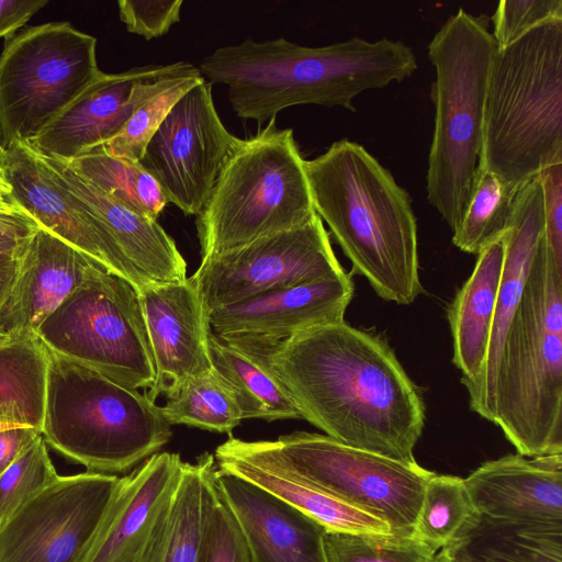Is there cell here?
Here are the masks:
<instances>
[{"label":"cell","mask_w":562,"mask_h":562,"mask_svg":"<svg viewBox=\"0 0 562 562\" xmlns=\"http://www.w3.org/2000/svg\"><path fill=\"white\" fill-rule=\"evenodd\" d=\"M217 449L278 465L404 536H414L425 487L435 474L417 462H402L307 431L258 441L229 436Z\"/></svg>","instance_id":"obj_9"},{"label":"cell","mask_w":562,"mask_h":562,"mask_svg":"<svg viewBox=\"0 0 562 562\" xmlns=\"http://www.w3.org/2000/svg\"><path fill=\"white\" fill-rule=\"evenodd\" d=\"M209 352L214 371L233 393L243 419H302L296 405L267 372L212 330Z\"/></svg>","instance_id":"obj_30"},{"label":"cell","mask_w":562,"mask_h":562,"mask_svg":"<svg viewBox=\"0 0 562 562\" xmlns=\"http://www.w3.org/2000/svg\"><path fill=\"white\" fill-rule=\"evenodd\" d=\"M138 291L157 379L147 391L153 402L173 396L188 381L213 370L207 313L191 278L147 283Z\"/></svg>","instance_id":"obj_17"},{"label":"cell","mask_w":562,"mask_h":562,"mask_svg":"<svg viewBox=\"0 0 562 562\" xmlns=\"http://www.w3.org/2000/svg\"><path fill=\"white\" fill-rule=\"evenodd\" d=\"M441 550L459 562H562V527H531L477 515Z\"/></svg>","instance_id":"obj_28"},{"label":"cell","mask_w":562,"mask_h":562,"mask_svg":"<svg viewBox=\"0 0 562 562\" xmlns=\"http://www.w3.org/2000/svg\"><path fill=\"white\" fill-rule=\"evenodd\" d=\"M14 427H18V426L0 424V431L7 430V429H10V428H14Z\"/></svg>","instance_id":"obj_48"},{"label":"cell","mask_w":562,"mask_h":562,"mask_svg":"<svg viewBox=\"0 0 562 562\" xmlns=\"http://www.w3.org/2000/svg\"><path fill=\"white\" fill-rule=\"evenodd\" d=\"M2 154H3V150H2V148H1V146H0V156H1Z\"/></svg>","instance_id":"obj_49"},{"label":"cell","mask_w":562,"mask_h":562,"mask_svg":"<svg viewBox=\"0 0 562 562\" xmlns=\"http://www.w3.org/2000/svg\"><path fill=\"white\" fill-rule=\"evenodd\" d=\"M327 562H435L437 552L415 536L327 530Z\"/></svg>","instance_id":"obj_35"},{"label":"cell","mask_w":562,"mask_h":562,"mask_svg":"<svg viewBox=\"0 0 562 562\" xmlns=\"http://www.w3.org/2000/svg\"><path fill=\"white\" fill-rule=\"evenodd\" d=\"M505 236L477 255L471 276L448 307L452 362L460 371L464 386L481 374L486 361L503 276Z\"/></svg>","instance_id":"obj_25"},{"label":"cell","mask_w":562,"mask_h":562,"mask_svg":"<svg viewBox=\"0 0 562 562\" xmlns=\"http://www.w3.org/2000/svg\"><path fill=\"white\" fill-rule=\"evenodd\" d=\"M427 48L436 72L427 200L453 232L479 172L486 86L497 44L483 16L460 9Z\"/></svg>","instance_id":"obj_6"},{"label":"cell","mask_w":562,"mask_h":562,"mask_svg":"<svg viewBox=\"0 0 562 562\" xmlns=\"http://www.w3.org/2000/svg\"><path fill=\"white\" fill-rule=\"evenodd\" d=\"M42 436L88 471L113 474L157 453L172 429L146 393L48 350Z\"/></svg>","instance_id":"obj_7"},{"label":"cell","mask_w":562,"mask_h":562,"mask_svg":"<svg viewBox=\"0 0 562 562\" xmlns=\"http://www.w3.org/2000/svg\"><path fill=\"white\" fill-rule=\"evenodd\" d=\"M201 74L187 61L138 66L94 80L38 136L27 143L44 157L72 160L102 148L145 100L173 79Z\"/></svg>","instance_id":"obj_15"},{"label":"cell","mask_w":562,"mask_h":562,"mask_svg":"<svg viewBox=\"0 0 562 562\" xmlns=\"http://www.w3.org/2000/svg\"><path fill=\"white\" fill-rule=\"evenodd\" d=\"M216 485L252 562H327V529L261 487L217 469Z\"/></svg>","instance_id":"obj_21"},{"label":"cell","mask_w":562,"mask_h":562,"mask_svg":"<svg viewBox=\"0 0 562 562\" xmlns=\"http://www.w3.org/2000/svg\"><path fill=\"white\" fill-rule=\"evenodd\" d=\"M346 272L317 213L305 224L201 260L190 277L204 310Z\"/></svg>","instance_id":"obj_12"},{"label":"cell","mask_w":562,"mask_h":562,"mask_svg":"<svg viewBox=\"0 0 562 562\" xmlns=\"http://www.w3.org/2000/svg\"><path fill=\"white\" fill-rule=\"evenodd\" d=\"M161 412L171 426L181 424L229 436L243 420L233 393L214 369L188 381L167 398Z\"/></svg>","instance_id":"obj_33"},{"label":"cell","mask_w":562,"mask_h":562,"mask_svg":"<svg viewBox=\"0 0 562 562\" xmlns=\"http://www.w3.org/2000/svg\"><path fill=\"white\" fill-rule=\"evenodd\" d=\"M464 480L479 515L531 527H562V453L507 454Z\"/></svg>","instance_id":"obj_19"},{"label":"cell","mask_w":562,"mask_h":562,"mask_svg":"<svg viewBox=\"0 0 562 562\" xmlns=\"http://www.w3.org/2000/svg\"><path fill=\"white\" fill-rule=\"evenodd\" d=\"M2 156V155H1ZM0 156V214H29L18 202Z\"/></svg>","instance_id":"obj_45"},{"label":"cell","mask_w":562,"mask_h":562,"mask_svg":"<svg viewBox=\"0 0 562 562\" xmlns=\"http://www.w3.org/2000/svg\"><path fill=\"white\" fill-rule=\"evenodd\" d=\"M203 79L201 74L173 79L138 105L122 131L100 149L110 156L138 162L149 139L175 103Z\"/></svg>","instance_id":"obj_36"},{"label":"cell","mask_w":562,"mask_h":562,"mask_svg":"<svg viewBox=\"0 0 562 562\" xmlns=\"http://www.w3.org/2000/svg\"><path fill=\"white\" fill-rule=\"evenodd\" d=\"M93 259L40 227L16 257L14 279L0 305V337L35 334L85 280Z\"/></svg>","instance_id":"obj_20"},{"label":"cell","mask_w":562,"mask_h":562,"mask_svg":"<svg viewBox=\"0 0 562 562\" xmlns=\"http://www.w3.org/2000/svg\"><path fill=\"white\" fill-rule=\"evenodd\" d=\"M41 157L148 283L181 282L188 278L182 255L172 237L157 221L137 213L111 196L75 171L66 161Z\"/></svg>","instance_id":"obj_22"},{"label":"cell","mask_w":562,"mask_h":562,"mask_svg":"<svg viewBox=\"0 0 562 562\" xmlns=\"http://www.w3.org/2000/svg\"><path fill=\"white\" fill-rule=\"evenodd\" d=\"M58 476L41 434L0 475V528Z\"/></svg>","instance_id":"obj_37"},{"label":"cell","mask_w":562,"mask_h":562,"mask_svg":"<svg viewBox=\"0 0 562 562\" xmlns=\"http://www.w3.org/2000/svg\"><path fill=\"white\" fill-rule=\"evenodd\" d=\"M40 227L30 214H0V252L16 258Z\"/></svg>","instance_id":"obj_41"},{"label":"cell","mask_w":562,"mask_h":562,"mask_svg":"<svg viewBox=\"0 0 562 562\" xmlns=\"http://www.w3.org/2000/svg\"><path fill=\"white\" fill-rule=\"evenodd\" d=\"M120 479L59 475L0 528V562H86Z\"/></svg>","instance_id":"obj_13"},{"label":"cell","mask_w":562,"mask_h":562,"mask_svg":"<svg viewBox=\"0 0 562 562\" xmlns=\"http://www.w3.org/2000/svg\"><path fill=\"white\" fill-rule=\"evenodd\" d=\"M554 20H562L561 0H502L492 16V35L497 47L503 48Z\"/></svg>","instance_id":"obj_38"},{"label":"cell","mask_w":562,"mask_h":562,"mask_svg":"<svg viewBox=\"0 0 562 562\" xmlns=\"http://www.w3.org/2000/svg\"><path fill=\"white\" fill-rule=\"evenodd\" d=\"M200 562H252L243 533L220 492Z\"/></svg>","instance_id":"obj_39"},{"label":"cell","mask_w":562,"mask_h":562,"mask_svg":"<svg viewBox=\"0 0 562 562\" xmlns=\"http://www.w3.org/2000/svg\"><path fill=\"white\" fill-rule=\"evenodd\" d=\"M45 347L130 389L151 390L157 372L137 289L99 263L41 324Z\"/></svg>","instance_id":"obj_10"},{"label":"cell","mask_w":562,"mask_h":562,"mask_svg":"<svg viewBox=\"0 0 562 562\" xmlns=\"http://www.w3.org/2000/svg\"><path fill=\"white\" fill-rule=\"evenodd\" d=\"M1 160L15 199L41 227L126 279L137 290L148 283L27 143H15L3 151Z\"/></svg>","instance_id":"obj_16"},{"label":"cell","mask_w":562,"mask_h":562,"mask_svg":"<svg viewBox=\"0 0 562 562\" xmlns=\"http://www.w3.org/2000/svg\"><path fill=\"white\" fill-rule=\"evenodd\" d=\"M170 507L171 504L159 517L142 546L120 562H159L167 538Z\"/></svg>","instance_id":"obj_44"},{"label":"cell","mask_w":562,"mask_h":562,"mask_svg":"<svg viewBox=\"0 0 562 562\" xmlns=\"http://www.w3.org/2000/svg\"><path fill=\"white\" fill-rule=\"evenodd\" d=\"M349 273L274 289L207 312L217 336L283 338L312 327L340 323L353 296Z\"/></svg>","instance_id":"obj_18"},{"label":"cell","mask_w":562,"mask_h":562,"mask_svg":"<svg viewBox=\"0 0 562 562\" xmlns=\"http://www.w3.org/2000/svg\"><path fill=\"white\" fill-rule=\"evenodd\" d=\"M0 338H2V337H0Z\"/></svg>","instance_id":"obj_51"},{"label":"cell","mask_w":562,"mask_h":562,"mask_svg":"<svg viewBox=\"0 0 562 562\" xmlns=\"http://www.w3.org/2000/svg\"><path fill=\"white\" fill-rule=\"evenodd\" d=\"M267 372L307 420L346 446L406 463L426 407L389 344L345 321L274 339L218 336Z\"/></svg>","instance_id":"obj_1"},{"label":"cell","mask_w":562,"mask_h":562,"mask_svg":"<svg viewBox=\"0 0 562 562\" xmlns=\"http://www.w3.org/2000/svg\"><path fill=\"white\" fill-rule=\"evenodd\" d=\"M47 3V0H0V37L12 36Z\"/></svg>","instance_id":"obj_42"},{"label":"cell","mask_w":562,"mask_h":562,"mask_svg":"<svg viewBox=\"0 0 562 562\" xmlns=\"http://www.w3.org/2000/svg\"><path fill=\"white\" fill-rule=\"evenodd\" d=\"M40 435L41 431L30 427H14L0 431V475Z\"/></svg>","instance_id":"obj_43"},{"label":"cell","mask_w":562,"mask_h":562,"mask_svg":"<svg viewBox=\"0 0 562 562\" xmlns=\"http://www.w3.org/2000/svg\"><path fill=\"white\" fill-rule=\"evenodd\" d=\"M203 79L172 106L145 147L139 165L186 215L203 209L240 138L222 123Z\"/></svg>","instance_id":"obj_14"},{"label":"cell","mask_w":562,"mask_h":562,"mask_svg":"<svg viewBox=\"0 0 562 562\" xmlns=\"http://www.w3.org/2000/svg\"><path fill=\"white\" fill-rule=\"evenodd\" d=\"M562 161V20L537 26L495 52L479 169L519 190Z\"/></svg>","instance_id":"obj_5"},{"label":"cell","mask_w":562,"mask_h":562,"mask_svg":"<svg viewBox=\"0 0 562 562\" xmlns=\"http://www.w3.org/2000/svg\"><path fill=\"white\" fill-rule=\"evenodd\" d=\"M217 469L235 474L278 497L329 531L391 533L379 518L324 492L291 472L269 462L215 449Z\"/></svg>","instance_id":"obj_26"},{"label":"cell","mask_w":562,"mask_h":562,"mask_svg":"<svg viewBox=\"0 0 562 562\" xmlns=\"http://www.w3.org/2000/svg\"><path fill=\"white\" fill-rule=\"evenodd\" d=\"M494 412L519 454L562 453V265L543 236L504 338Z\"/></svg>","instance_id":"obj_4"},{"label":"cell","mask_w":562,"mask_h":562,"mask_svg":"<svg viewBox=\"0 0 562 562\" xmlns=\"http://www.w3.org/2000/svg\"><path fill=\"white\" fill-rule=\"evenodd\" d=\"M97 38L68 22L23 29L0 55V146L30 143L103 71Z\"/></svg>","instance_id":"obj_11"},{"label":"cell","mask_w":562,"mask_h":562,"mask_svg":"<svg viewBox=\"0 0 562 562\" xmlns=\"http://www.w3.org/2000/svg\"><path fill=\"white\" fill-rule=\"evenodd\" d=\"M182 467L178 453L157 452L121 477L86 562H120L140 547L171 504Z\"/></svg>","instance_id":"obj_24"},{"label":"cell","mask_w":562,"mask_h":562,"mask_svg":"<svg viewBox=\"0 0 562 562\" xmlns=\"http://www.w3.org/2000/svg\"><path fill=\"white\" fill-rule=\"evenodd\" d=\"M304 169L314 210L385 301L412 304L423 290L417 223L408 192L362 145L333 143Z\"/></svg>","instance_id":"obj_3"},{"label":"cell","mask_w":562,"mask_h":562,"mask_svg":"<svg viewBox=\"0 0 562 562\" xmlns=\"http://www.w3.org/2000/svg\"><path fill=\"white\" fill-rule=\"evenodd\" d=\"M304 161L293 131L276 117L240 139L196 215L201 258L308 222L316 212Z\"/></svg>","instance_id":"obj_8"},{"label":"cell","mask_w":562,"mask_h":562,"mask_svg":"<svg viewBox=\"0 0 562 562\" xmlns=\"http://www.w3.org/2000/svg\"><path fill=\"white\" fill-rule=\"evenodd\" d=\"M435 562H459V561L456 560L450 554H448L446 551L440 550V552L437 553L435 557Z\"/></svg>","instance_id":"obj_47"},{"label":"cell","mask_w":562,"mask_h":562,"mask_svg":"<svg viewBox=\"0 0 562 562\" xmlns=\"http://www.w3.org/2000/svg\"><path fill=\"white\" fill-rule=\"evenodd\" d=\"M2 338H4V337H2ZM2 338H0V339H2Z\"/></svg>","instance_id":"obj_50"},{"label":"cell","mask_w":562,"mask_h":562,"mask_svg":"<svg viewBox=\"0 0 562 562\" xmlns=\"http://www.w3.org/2000/svg\"><path fill=\"white\" fill-rule=\"evenodd\" d=\"M182 0H119L120 20L130 33L149 41L165 35L180 21Z\"/></svg>","instance_id":"obj_40"},{"label":"cell","mask_w":562,"mask_h":562,"mask_svg":"<svg viewBox=\"0 0 562 562\" xmlns=\"http://www.w3.org/2000/svg\"><path fill=\"white\" fill-rule=\"evenodd\" d=\"M518 190L502 178L479 169L474 189L452 243L460 250L479 255L508 231Z\"/></svg>","instance_id":"obj_32"},{"label":"cell","mask_w":562,"mask_h":562,"mask_svg":"<svg viewBox=\"0 0 562 562\" xmlns=\"http://www.w3.org/2000/svg\"><path fill=\"white\" fill-rule=\"evenodd\" d=\"M16 271V258L0 252V305L14 279Z\"/></svg>","instance_id":"obj_46"},{"label":"cell","mask_w":562,"mask_h":562,"mask_svg":"<svg viewBox=\"0 0 562 562\" xmlns=\"http://www.w3.org/2000/svg\"><path fill=\"white\" fill-rule=\"evenodd\" d=\"M48 350L35 334L0 339V424L42 434Z\"/></svg>","instance_id":"obj_27"},{"label":"cell","mask_w":562,"mask_h":562,"mask_svg":"<svg viewBox=\"0 0 562 562\" xmlns=\"http://www.w3.org/2000/svg\"><path fill=\"white\" fill-rule=\"evenodd\" d=\"M64 161L101 190L148 218L157 221L168 203L159 183L139 162L110 156L102 149Z\"/></svg>","instance_id":"obj_31"},{"label":"cell","mask_w":562,"mask_h":562,"mask_svg":"<svg viewBox=\"0 0 562 562\" xmlns=\"http://www.w3.org/2000/svg\"><path fill=\"white\" fill-rule=\"evenodd\" d=\"M215 472L214 456L207 452L194 463L183 462L159 562H200L218 495Z\"/></svg>","instance_id":"obj_29"},{"label":"cell","mask_w":562,"mask_h":562,"mask_svg":"<svg viewBox=\"0 0 562 562\" xmlns=\"http://www.w3.org/2000/svg\"><path fill=\"white\" fill-rule=\"evenodd\" d=\"M416 69L415 53L403 42H369L358 36L319 47L284 37L263 42L248 37L218 47L199 66L211 85L228 88V101L238 117L259 124L294 105L341 106L355 112L357 95L402 82Z\"/></svg>","instance_id":"obj_2"},{"label":"cell","mask_w":562,"mask_h":562,"mask_svg":"<svg viewBox=\"0 0 562 562\" xmlns=\"http://www.w3.org/2000/svg\"><path fill=\"white\" fill-rule=\"evenodd\" d=\"M543 195L537 178L521 187L506 233V251L490 347L481 374L470 384V408L494 420L495 379L505 335L521 296L533 257L543 236Z\"/></svg>","instance_id":"obj_23"},{"label":"cell","mask_w":562,"mask_h":562,"mask_svg":"<svg viewBox=\"0 0 562 562\" xmlns=\"http://www.w3.org/2000/svg\"><path fill=\"white\" fill-rule=\"evenodd\" d=\"M477 515L463 479L435 473L425 487L414 536L437 552Z\"/></svg>","instance_id":"obj_34"}]
</instances>
